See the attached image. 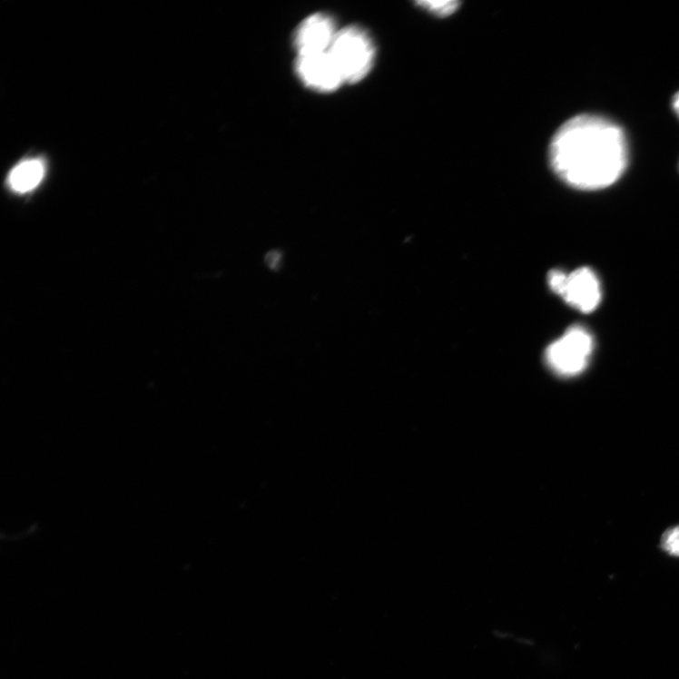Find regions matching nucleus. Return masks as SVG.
<instances>
[{"label": "nucleus", "instance_id": "423d86ee", "mask_svg": "<svg viewBox=\"0 0 679 679\" xmlns=\"http://www.w3.org/2000/svg\"><path fill=\"white\" fill-rule=\"evenodd\" d=\"M563 299L582 312L594 311L601 301V286L595 273L590 269H579L567 275Z\"/></svg>", "mask_w": 679, "mask_h": 679}, {"label": "nucleus", "instance_id": "f03ea898", "mask_svg": "<svg viewBox=\"0 0 679 679\" xmlns=\"http://www.w3.org/2000/svg\"><path fill=\"white\" fill-rule=\"evenodd\" d=\"M330 54L345 83L357 84L369 74L375 63L376 47L367 31L349 26L338 31Z\"/></svg>", "mask_w": 679, "mask_h": 679}, {"label": "nucleus", "instance_id": "f257e3e1", "mask_svg": "<svg viewBox=\"0 0 679 679\" xmlns=\"http://www.w3.org/2000/svg\"><path fill=\"white\" fill-rule=\"evenodd\" d=\"M627 160L624 132L602 116L584 114L568 120L550 145L554 172L580 190L613 185L624 174Z\"/></svg>", "mask_w": 679, "mask_h": 679}, {"label": "nucleus", "instance_id": "f8f14e48", "mask_svg": "<svg viewBox=\"0 0 679 679\" xmlns=\"http://www.w3.org/2000/svg\"><path fill=\"white\" fill-rule=\"evenodd\" d=\"M673 108L676 114L679 116V92H677L674 96Z\"/></svg>", "mask_w": 679, "mask_h": 679}, {"label": "nucleus", "instance_id": "0eeeda50", "mask_svg": "<svg viewBox=\"0 0 679 679\" xmlns=\"http://www.w3.org/2000/svg\"><path fill=\"white\" fill-rule=\"evenodd\" d=\"M45 167L38 159L26 160L17 164L10 172L9 186L17 192H28L43 181Z\"/></svg>", "mask_w": 679, "mask_h": 679}, {"label": "nucleus", "instance_id": "20e7f679", "mask_svg": "<svg viewBox=\"0 0 679 679\" xmlns=\"http://www.w3.org/2000/svg\"><path fill=\"white\" fill-rule=\"evenodd\" d=\"M296 72L301 82L314 91L333 92L346 84L330 51L298 55Z\"/></svg>", "mask_w": 679, "mask_h": 679}, {"label": "nucleus", "instance_id": "7ed1b4c3", "mask_svg": "<svg viewBox=\"0 0 679 679\" xmlns=\"http://www.w3.org/2000/svg\"><path fill=\"white\" fill-rule=\"evenodd\" d=\"M593 350L592 335L585 328L576 326L549 346L546 359L556 374L574 377L586 369Z\"/></svg>", "mask_w": 679, "mask_h": 679}, {"label": "nucleus", "instance_id": "9b49d317", "mask_svg": "<svg viewBox=\"0 0 679 679\" xmlns=\"http://www.w3.org/2000/svg\"><path fill=\"white\" fill-rule=\"evenodd\" d=\"M283 255L280 251H271L265 256V263L273 271H279L282 263Z\"/></svg>", "mask_w": 679, "mask_h": 679}, {"label": "nucleus", "instance_id": "1a4fd4ad", "mask_svg": "<svg viewBox=\"0 0 679 679\" xmlns=\"http://www.w3.org/2000/svg\"><path fill=\"white\" fill-rule=\"evenodd\" d=\"M662 546L670 555L679 556V526L670 528L664 533Z\"/></svg>", "mask_w": 679, "mask_h": 679}, {"label": "nucleus", "instance_id": "39448f33", "mask_svg": "<svg viewBox=\"0 0 679 679\" xmlns=\"http://www.w3.org/2000/svg\"><path fill=\"white\" fill-rule=\"evenodd\" d=\"M337 33L335 22L330 15H310L300 23L295 33L298 55L329 52Z\"/></svg>", "mask_w": 679, "mask_h": 679}, {"label": "nucleus", "instance_id": "6e6552de", "mask_svg": "<svg viewBox=\"0 0 679 679\" xmlns=\"http://www.w3.org/2000/svg\"><path fill=\"white\" fill-rule=\"evenodd\" d=\"M417 5L438 16L451 15L460 5L458 2H419Z\"/></svg>", "mask_w": 679, "mask_h": 679}, {"label": "nucleus", "instance_id": "9d476101", "mask_svg": "<svg viewBox=\"0 0 679 679\" xmlns=\"http://www.w3.org/2000/svg\"><path fill=\"white\" fill-rule=\"evenodd\" d=\"M567 274L561 271H552L548 275L549 287L556 295L562 296Z\"/></svg>", "mask_w": 679, "mask_h": 679}]
</instances>
